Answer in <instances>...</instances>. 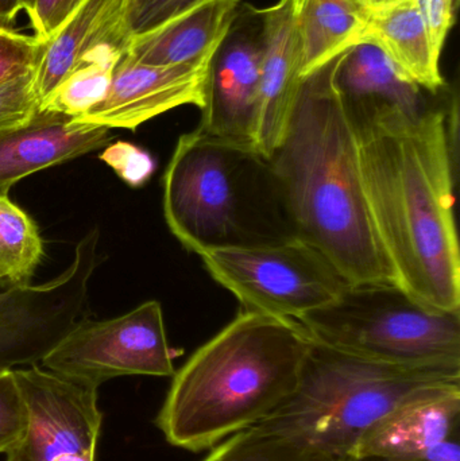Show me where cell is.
Returning a JSON list of instances; mask_svg holds the SVG:
<instances>
[{
  "instance_id": "obj_1",
  "label": "cell",
  "mask_w": 460,
  "mask_h": 461,
  "mask_svg": "<svg viewBox=\"0 0 460 461\" xmlns=\"http://www.w3.org/2000/svg\"><path fill=\"white\" fill-rule=\"evenodd\" d=\"M447 94L419 116L343 103L356 124L367 205L397 286L427 308L460 312L458 116Z\"/></svg>"
},
{
  "instance_id": "obj_2",
  "label": "cell",
  "mask_w": 460,
  "mask_h": 461,
  "mask_svg": "<svg viewBox=\"0 0 460 461\" xmlns=\"http://www.w3.org/2000/svg\"><path fill=\"white\" fill-rule=\"evenodd\" d=\"M340 56L302 77L267 167L293 235L350 286L397 285L367 205L356 124L335 86Z\"/></svg>"
},
{
  "instance_id": "obj_3",
  "label": "cell",
  "mask_w": 460,
  "mask_h": 461,
  "mask_svg": "<svg viewBox=\"0 0 460 461\" xmlns=\"http://www.w3.org/2000/svg\"><path fill=\"white\" fill-rule=\"evenodd\" d=\"M312 344L297 320L240 311L176 371L157 427L191 452L257 427L296 392Z\"/></svg>"
},
{
  "instance_id": "obj_4",
  "label": "cell",
  "mask_w": 460,
  "mask_h": 461,
  "mask_svg": "<svg viewBox=\"0 0 460 461\" xmlns=\"http://www.w3.org/2000/svg\"><path fill=\"white\" fill-rule=\"evenodd\" d=\"M448 379H460V373L400 367L313 340L296 392L254 428L345 461L392 409Z\"/></svg>"
},
{
  "instance_id": "obj_5",
  "label": "cell",
  "mask_w": 460,
  "mask_h": 461,
  "mask_svg": "<svg viewBox=\"0 0 460 461\" xmlns=\"http://www.w3.org/2000/svg\"><path fill=\"white\" fill-rule=\"evenodd\" d=\"M275 186L267 162L251 149L194 130L181 135L164 176V215L188 251L265 243L250 215Z\"/></svg>"
},
{
  "instance_id": "obj_6",
  "label": "cell",
  "mask_w": 460,
  "mask_h": 461,
  "mask_svg": "<svg viewBox=\"0 0 460 461\" xmlns=\"http://www.w3.org/2000/svg\"><path fill=\"white\" fill-rule=\"evenodd\" d=\"M299 322L313 340L354 357L460 373V312L427 308L397 285L348 286Z\"/></svg>"
},
{
  "instance_id": "obj_7",
  "label": "cell",
  "mask_w": 460,
  "mask_h": 461,
  "mask_svg": "<svg viewBox=\"0 0 460 461\" xmlns=\"http://www.w3.org/2000/svg\"><path fill=\"white\" fill-rule=\"evenodd\" d=\"M204 267L242 311L297 320L337 301L350 285L299 236L200 252Z\"/></svg>"
},
{
  "instance_id": "obj_8",
  "label": "cell",
  "mask_w": 460,
  "mask_h": 461,
  "mask_svg": "<svg viewBox=\"0 0 460 461\" xmlns=\"http://www.w3.org/2000/svg\"><path fill=\"white\" fill-rule=\"evenodd\" d=\"M175 351L167 343L158 301H148L116 319L81 317L42 359L43 368L64 378L100 384L118 376H173Z\"/></svg>"
},
{
  "instance_id": "obj_9",
  "label": "cell",
  "mask_w": 460,
  "mask_h": 461,
  "mask_svg": "<svg viewBox=\"0 0 460 461\" xmlns=\"http://www.w3.org/2000/svg\"><path fill=\"white\" fill-rule=\"evenodd\" d=\"M99 239L97 229L86 233L59 278L0 292V373L42 362L81 319L99 265Z\"/></svg>"
},
{
  "instance_id": "obj_10",
  "label": "cell",
  "mask_w": 460,
  "mask_h": 461,
  "mask_svg": "<svg viewBox=\"0 0 460 461\" xmlns=\"http://www.w3.org/2000/svg\"><path fill=\"white\" fill-rule=\"evenodd\" d=\"M13 371L26 425L5 461H95L103 421L99 389L35 365Z\"/></svg>"
},
{
  "instance_id": "obj_11",
  "label": "cell",
  "mask_w": 460,
  "mask_h": 461,
  "mask_svg": "<svg viewBox=\"0 0 460 461\" xmlns=\"http://www.w3.org/2000/svg\"><path fill=\"white\" fill-rule=\"evenodd\" d=\"M262 48L261 8L240 3L229 30L208 61L204 107L197 130L218 140L251 149Z\"/></svg>"
},
{
  "instance_id": "obj_12",
  "label": "cell",
  "mask_w": 460,
  "mask_h": 461,
  "mask_svg": "<svg viewBox=\"0 0 460 461\" xmlns=\"http://www.w3.org/2000/svg\"><path fill=\"white\" fill-rule=\"evenodd\" d=\"M205 67H154L122 57L102 102L77 121L108 129L137 130L181 105L204 107Z\"/></svg>"
},
{
  "instance_id": "obj_13",
  "label": "cell",
  "mask_w": 460,
  "mask_h": 461,
  "mask_svg": "<svg viewBox=\"0 0 460 461\" xmlns=\"http://www.w3.org/2000/svg\"><path fill=\"white\" fill-rule=\"evenodd\" d=\"M297 0L262 8L264 48L251 149L267 161L280 146L302 80V46L296 22Z\"/></svg>"
},
{
  "instance_id": "obj_14",
  "label": "cell",
  "mask_w": 460,
  "mask_h": 461,
  "mask_svg": "<svg viewBox=\"0 0 460 461\" xmlns=\"http://www.w3.org/2000/svg\"><path fill=\"white\" fill-rule=\"evenodd\" d=\"M459 430L460 379L437 382L413 393L375 422L347 459H419Z\"/></svg>"
},
{
  "instance_id": "obj_15",
  "label": "cell",
  "mask_w": 460,
  "mask_h": 461,
  "mask_svg": "<svg viewBox=\"0 0 460 461\" xmlns=\"http://www.w3.org/2000/svg\"><path fill=\"white\" fill-rule=\"evenodd\" d=\"M111 129L40 110L18 129L0 132V194L22 178L110 145Z\"/></svg>"
},
{
  "instance_id": "obj_16",
  "label": "cell",
  "mask_w": 460,
  "mask_h": 461,
  "mask_svg": "<svg viewBox=\"0 0 460 461\" xmlns=\"http://www.w3.org/2000/svg\"><path fill=\"white\" fill-rule=\"evenodd\" d=\"M132 0H86L46 42L45 54L34 72L40 107L54 89L89 57L103 49L127 51L132 34Z\"/></svg>"
},
{
  "instance_id": "obj_17",
  "label": "cell",
  "mask_w": 460,
  "mask_h": 461,
  "mask_svg": "<svg viewBox=\"0 0 460 461\" xmlns=\"http://www.w3.org/2000/svg\"><path fill=\"white\" fill-rule=\"evenodd\" d=\"M240 0H208L199 7L130 41L124 57L154 67H205L226 34Z\"/></svg>"
},
{
  "instance_id": "obj_18",
  "label": "cell",
  "mask_w": 460,
  "mask_h": 461,
  "mask_svg": "<svg viewBox=\"0 0 460 461\" xmlns=\"http://www.w3.org/2000/svg\"><path fill=\"white\" fill-rule=\"evenodd\" d=\"M335 86L343 102L374 103L419 116L434 107L447 88L431 94L405 77L383 49L364 40L340 56Z\"/></svg>"
},
{
  "instance_id": "obj_19",
  "label": "cell",
  "mask_w": 460,
  "mask_h": 461,
  "mask_svg": "<svg viewBox=\"0 0 460 461\" xmlns=\"http://www.w3.org/2000/svg\"><path fill=\"white\" fill-rule=\"evenodd\" d=\"M364 40L377 43L394 67L431 94L447 88L440 73V54L412 0L374 11Z\"/></svg>"
},
{
  "instance_id": "obj_20",
  "label": "cell",
  "mask_w": 460,
  "mask_h": 461,
  "mask_svg": "<svg viewBox=\"0 0 460 461\" xmlns=\"http://www.w3.org/2000/svg\"><path fill=\"white\" fill-rule=\"evenodd\" d=\"M372 15L361 0H297L302 77L362 42Z\"/></svg>"
},
{
  "instance_id": "obj_21",
  "label": "cell",
  "mask_w": 460,
  "mask_h": 461,
  "mask_svg": "<svg viewBox=\"0 0 460 461\" xmlns=\"http://www.w3.org/2000/svg\"><path fill=\"white\" fill-rule=\"evenodd\" d=\"M45 255L35 221L8 194H0V287L30 285Z\"/></svg>"
},
{
  "instance_id": "obj_22",
  "label": "cell",
  "mask_w": 460,
  "mask_h": 461,
  "mask_svg": "<svg viewBox=\"0 0 460 461\" xmlns=\"http://www.w3.org/2000/svg\"><path fill=\"white\" fill-rule=\"evenodd\" d=\"M126 51L116 48L100 50L78 65L41 105L40 110L54 111L77 119L104 99L113 70Z\"/></svg>"
},
{
  "instance_id": "obj_23",
  "label": "cell",
  "mask_w": 460,
  "mask_h": 461,
  "mask_svg": "<svg viewBox=\"0 0 460 461\" xmlns=\"http://www.w3.org/2000/svg\"><path fill=\"white\" fill-rule=\"evenodd\" d=\"M223 444L219 461H343L257 428L237 433Z\"/></svg>"
},
{
  "instance_id": "obj_24",
  "label": "cell",
  "mask_w": 460,
  "mask_h": 461,
  "mask_svg": "<svg viewBox=\"0 0 460 461\" xmlns=\"http://www.w3.org/2000/svg\"><path fill=\"white\" fill-rule=\"evenodd\" d=\"M46 42L35 35L0 26V84L35 72L45 54Z\"/></svg>"
},
{
  "instance_id": "obj_25",
  "label": "cell",
  "mask_w": 460,
  "mask_h": 461,
  "mask_svg": "<svg viewBox=\"0 0 460 461\" xmlns=\"http://www.w3.org/2000/svg\"><path fill=\"white\" fill-rule=\"evenodd\" d=\"M40 111L34 72L0 84V132L29 123Z\"/></svg>"
},
{
  "instance_id": "obj_26",
  "label": "cell",
  "mask_w": 460,
  "mask_h": 461,
  "mask_svg": "<svg viewBox=\"0 0 460 461\" xmlns=\"http://www.w3.org/2000/svg\"><path fill=\"white\" fill-rule=\"evenodd\" d=\"M24 403L14 371L0 373V454H7L23 435Z\"/></svg>"
},
{
  "instance_id": "obj_27",
  "label": "cell",
  "mask_w": 460,
  "mask_h": 461,
  "mask_svg": "<svg viewBox=\"0 0 460 461\" xmlns=\"http://www.w3.org/2000/svg\"><path fill=\"white\" fill-rule=\"evenodd\" d=\"M100 159L115 170L116 175L129 185L140 188L148 183L156 169L153 157L129 142L110 143L105 146Z\"/></svg>"
},
{
  "instance_id": "obj_28",
  "label": "cell",
  "mask_w": 460,
  "mask_h": 461,
  "mask_svg": "<svg viewBox=\"0 0 460 461\" xmlns=\"http://www.w3.org/2000/svg\"><path fill=\"white\" fill-rule=\"evenodd\" d=\"M208 0H132L130 30L132 37L146 34Z\"/></svg>"
},
{
  "instance_id": "obj_29",
  "label": "cell",
  "mask_w": 460,
  "mask_h": 461,
  "mask_svg": "<svg viewBox=\"0 0 460 461\" xmlns=\"http://www.w3.org/2000/svg\"><path fill=\"white\" fill-rule=\"evenodd\" d=\"M86 0H34L27 11L35 37L49 41Z\"/></svg>"
},
{
  "instance_id": "obj_30",
  "label": "cell",
  "mask_w": 460,
  "mask_h": 461,
  "mask_svg": "<svg viewBox=\"0 0 460 461\" xmlns=\"http://www.w3.org/2000/svg\"><path fill=\"white\" fill-rule=\"evenodd\" d=\"M428 29L432 43L439 53L455 23L458 0H412Z\"/></svg>"
},
{
  "instance_id": "obj_31",
  "label": "cell",
  "mask_w": 460,
  "mask_h": 461,
  "mask_svg": "<svg viewBox=\"0 0 460 461\" xmlns=\"http://www.w3.org/2000/svg\"><path fill=\"white\" fill-rule=\"evenodd\" d=\"M460 430L454 433L447 440L440 443L437 448L432 449L426 456L408 461H460ZM345 461H386L374 459V457H350Z\"/></svg>"
},
{
  "instance_id": "obj_32",
  "label": "cell",
  "mask_w": 460,
  "mask_h": 461,
  "mask_svg": "<svg viewBox=\"0 0 460 461\" xmlns=\"http://www.w3.org/2000/svg\"><path fill=\"white\" fill-rule=\"evenodd\" d=\"M23 8V0H0V26H13L16 16Z\"/></svg>"
},
{
  "instance_id": "obj_33",
  "label": "cell",
  "mask_w": 460,
  "mask_h": 461,
  "mask_svg": "<svg viewBox=\"0 0 460 461\" xmlns=\"http://www.w3.org/2000/svg\"><path fill=\"white\" fill-rule=\"evenodd\" d=\"M361 2L374 13V11L383 10V8L397 5L401 0H361Z\"/></svg>"
},
{
  "instance_id": "obj_34",
  "label": "cell",
  "mask_w": 460,
  "mask_h": 461,
  "mask_svg": "<svg viewBox=\"0 0 460 461\" xmlns=\"http://www.w3.org/2000/svg\"><path fill=\"white\" fill-rule=\"evenodd\" d=\"M224 444L221 443L215 448L210 449V454L203 459V461H219L221 460V454H223Z\"/></svg>"
},
{
  "instance_id": "obj_35",
  "label": "cell",
  "mask_w": 460,
  "mask_h": 461,
  "mask_svg": "<svg viewBox=\"0 0 460 461\" xmlns=\"http://www.w3.org/2000/svg\"><path fill=\"white\" fill-rule=\"evenodd\" d=\"M24 2V8L23 10L26 11H29L30 8H32V2H34V0H23Z\"/></svg>"
}]
</instances>
